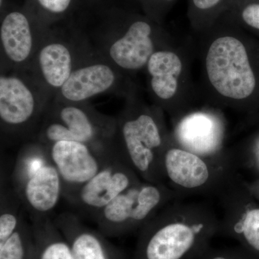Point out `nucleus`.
<instances>
[{
    "label": "nucleus",
    "instance_id": "nucleus-1",
    "mask_svg": "<svg viewBox=\"0 0 259 259\" xmlns=\"http://www.w3.org/2000/svg\"><path fill=\"white\" fill-rule=\"evenodd\" d=\"M201 49L202 75L216 104L241 107L253 98L258 79L242 28L225 15L204 31Z\"/></svg>",
    "mask_w": 259,
    "mask_h": 259
},
{
    "label": "nucleus",
    "instance_id": "nucleus-2",
    "mask_svg": "<svg viewBox=\"0 0 259 259\" xmlns=\"http://www.w3.org/2000/svg\"><path fill=\"white\" fill-rule=\"evenodd\" d=\"M102 10L97 28L83 33L100 55L131 77L144 71L156 51L175 44L164 25L143 13L116 6Z\"/></svg>",
    "mask_w": 259,
    "mask_h": 259
},
{
    "label": "nucleus",
    "instance_id": "nucleus-3",
    "mask_svg": "<svg viewBox=\"0 0 259 259\" xmlns=\"http://www.w3.org/2000/svg\"><path fill=\"white\" fill-rule=\"evenodd\" d=\"M219 229L206 206L168 203L141 228L135 259H196Z\"/></svg>",
    "mask_w": 259,
    "mask_h": 259
},
{
    "label": "nucleus",
    "instance_id": "nucleus-4",
    "mask_svg": "<svg viewBox=\"0 0 259 259\" xmlns=\"http://www.w3.org/2000/svg\"><path fill=\"white\" fill-rule=\"evenodd\" d=\"M125 100V107L116 117L115 153L143 180L164 184L162 158L171 140L164 112L156 105L145 103L137 93Z\"/></svg>",
    "mask_w": 259,
    "mask_h": 259
},
{
    "label": "nucleus",
    "instance_id": "nucleus-5",
    "mask_svg": "<svg viewBox=\"0 0 259 259\" xmlns=\"http://www.w3.org/2000/svg\"><path fill=\"white\" fill-rule=\"evenodd\" d=\"M53 99L50 92L28 70L1 72L2 138L17 141L32 136Z\"/></svg>",
    "mask_w": 259,
    "mask_h": 259
},
{
    "label": "nucleus",
    "instance_id": "nucleus-6",
    "mask_svg": "<svg viewBox=\"0 0 259 259\" xmlns=\"http://www.w3.org/2000/svg\"><path fill=\"white\" fill-rule=\"evenodd\" d=\"M13 190L30 218L47 217L63 197L60 175L47 146L37 141L20 150L13 173Z\"/></svg>",
    "mask_w": 259,
    "mask_h": 259
},
{
    "label": "nucleus",
    "instance_id": "nucleus-7",
    "mask_svg": "<svg viewBox=\"0 0 259 259\" xmlns=\"http://www.w3.org/2000/svg\"><path fill=\"white\" fill-rule=\"evenodd\" d=\"M176 193L166 185L141 180L94 215L105 236H118L142 228Z\"/></svg>",
    "mask_w": 259,
    "mask_h": 259
},
{
    "label": "nucleus",
    "instance_id": "nucleus-8",
    "mask_svg": "<svg viewBox=\"0 0 259 259\" xmlns=\"http://www.w3.org/2000/svg\"><path fill=\"white\" fill-rule=\"evenodd\" d=\"M93 49L81 29L52 27L42 39L28 70L54 98Z\"/></svg>",
    "mask_w": 259,
    "mask_h": 259
},
{
    "label": "nucleus",
    "instance_id": "nucleus-9",
    "mask_svg": "<svg viewBox=\"0 0 259 259\" xmlns=\"http://www.w3.org/2000/svg\"><path fill=\"white\" fill-rule=\"evenodd\" d=\"M189 63L185 49L172 44L156 51L144 71L153 105L174 117L187 111L191 98Z\"/></svg>",
    "mask_w": 259,
    "mask_h": 259
},
{
    "label": "nucleus",
    "instance_id": "nucleus-10",
    "mask_svg": "<svg viewBox=\"0 0 259 259\" xmlns=\"http://www.w3.org/2000/svg\"><path fill=\"white\" fill-rule=\"evenodd\" d=\"M162 174L165 185L168 183L173 192L184 193L222 190L233 180L229 163L202 157L180 147L172 140L162 158Z\"/></svg>",
    "mask_w": 259,
    "mask_h": 259
},
{
    "label": "nucleus",
    "instance_id": "nucleus-11",
    "mask_svg": "<svg viewBox=\"0 0 259 259\" xmlns=\"http://www.w3.org/2000/svg\"><path fill=\"white\" fill-rule=\"evenodd\" d=\"M136 93L137 88L132 77L93 49L54 99L70 103H82L103 94H115L127 98Z\"/></svg>",
    "mask_w": 259,
    "mask_h": 259
},
{
    "label": "nucleus",
    "instance_id": "nucleus-12",
    "mask_svg": "<svg viewBox=\"0 0 259 259\" xmlns=\"http://www.w3.org/2000/svg\"><path fill=\"white\" fill-rule=\"evenodd\" d=\"M51 28L42 23L25 5H8L1 11V72L28 70Z\"/></svg>",
    "mask_w": 259,
    "mask_h": 259
},
{
    "label": "nucleus",
    "instance_id": "nucleus-13",
    "mask_svg": "<svg viewBox=\"0 0 259 259\" xmlns=\"http://www.w3.org/2000/svg\"><path fill=\"white\" fill-rule=\"evenodd\" d=\"M44 116L62 122L75 141L90 145L106 156L116 154V117L97 111L88 102L70 103L53 99Z\"/></svg>",
    "mask_w": 259,
    "mask_h": 259
},
{
    "label": "nucleus",
    "instance_id": "nucleus-14",
    "mask_svg": "<svg viewBox=\"0 0 259 259\" xmlns=\"http://www.w3.org/2000/svg\"><path fill=\"white\" fill-rule=\"evenodd\" d=\"M171 140L175 144L207 159L228 163L223 156L226 127L223 116L211 109L186 111L175 117Z\"/></svg>",
    "mask_w": 259,
    "mask_h": 259
},
{
    "label": "nucleus",
    "instance_id": "nucleus-15",
    "mask_svg": "<svg viewBox=\"0 0 259 259\" xmlns=\"http://www.w3.org/2000/svg\"><path fill=\"white\" fill-rule=\"evenodd\" d=\"M51 161L60 175L63 197L69 202L81 186L100 171L106 156L84 143L63 141L47 146Z\"/></svg>",
    "mask_w": 259,
    "mask_h": 259
},
{
    "label": "nucleus",
    "instance_id": "nucleus-16",
    "mask_svg": "<svg viewBox=\"0 0 259 259\" xmlns=\"http://www.w3.org/2000/svg\"><path fill=\"white\" fill-rule=\"evenodd\" d=\"M141 180L118 156L110 158L91 180L80 187L69 202L94 216L119 194Z\"/></svg>",
    "mask_w": 259,
    "mask_h": 259
},
{
    "label": "nucleus",
    "instance_id": "nucleus-17",
    "mask_svg": "<svg viewBox=\"0 0 259 259\" xmlns=\"http://www.w3.org/2000/svg\"><path fill=\"white\" fill-rule=\"evenodd\" d=\"M54 222L69 243L75 259H125L102 233L85 226L72 213H61Z\"/></svg>",
    "mask_w": 259,
    "mask_h": 259
},
{
    "label": "nucleus",
    "instance_id": "nucleus-18",
    "mask_svg": "<svg viewBox=\"0 0 259 259\" xmlns=\"http://www.w3.org/2000/svg\"><path fill=\"white\" fill-rule=\"evenodd\" d=\"M219 232L259 253V208L239 211L226 201V213L220 221Z\"/></svg>",
    "mask_w": 259,
    "mask_h": 259
},
{
    "label": "nucleus",
    "instance_id": "nucleus-19",
    "mask_svg": "<svg viewBox=\"0 0 259 259\" xmlns=\"http://www.w3.org/2000/svg\"><path fill=\"white\" fill-rule=\"evenodd\" d=\"M31 221L37 259H75L69 243L49 216Z\"/></svg>",
    "mask_w": 259,
    "mask_h": 259
},
{
    "label": "nucleus",
    "instance_id": "nucleus-20",
    "mask_svg": "<svg viewBox=\"0 0 259 259\" xmlns=\"http://www.w3.org/2000/svg\"><path fill=\"white\" fill-rule=\"evenodd\" d=\"M238 0H188L187 15L194 31L209 28Z\"/></svg>",
    "mask_w": 259,
    "mask_h": 259
},
{
    "label": "nucleus",
    "instance_id": "nucleus-21",
    "mask_svg": "<svg viewBox=\"0 0 259 259\" xmlns=\"http://www.w3.org/2000/svg\"><path fill=\"white\" fill-rule=\"evenodd\" d=\"M25 5L42 23L54 27L74 14L82 0H26Z\"/></svg>",
    "mask_w": 259,
    "mask_h": 259
},
{
    "label": "nucleus",
    "instance_id": "nucleus-22",
    "mask_svg": "<svg viewBox=\"0 0 259 259\" xmlns=\"http://www.w3.org/2000/svg\"><path fill=\"white\" fill-rule=\"evenodd\" d=\"M33 245L31 226L23 216L14 233L0 241V259H28Z\"/></svg>",
    "mask_w": 259,
    "mask_h": 259
},
{
    "label": "nucleus",
    "instance_id": "nucleus-23",
    "mask_svg": "<svg viewBox=\"0 0 259 259\" xmlns=\"http://www.w3.org/2000/svg\"><path fill=\"white\" fill-rule=\"evenodd\" d=\"M9 190L1 191L0 241L8 239L14 233L23 216L20 212V199L14 190Z\"/></svg>",
    "mask_w": 259,
    "mask_h": 259
},
{
    "label": "nucleus",
    "instance_id": "nucleus-24",
    "mask_svg": "<svg viewBox=\"0 0 259 259\" xmlns=\"http://www.w3.org/2000/svg\"><path fill=\"white\" fill-rule=\"evenodd\" d=\"M223 15L241 28L259 31V0H238Z\"/></svg>",
    "mask_w": 259,
    "mask_h": 259
},
{
    "label": "nucleus",
    "instance_id": "nucleus-25",
    "mask_svg": "<svg viewBox=\"0 0 259 259\" xmlns=\"http://www.w3.org/2000/svg\"><path fill=\"white\" fill-rule=\"evenodd\" d=\"M136 3L144 14L156 23L163 25L166 15L177 0H129Z\"/></svg>",
    "mask_w": 259,
    "mask_h": 259
},
{
    "label": "nucleus",
    "instance_id": "nucleus-26",
    "mask_svg": "<svg viewBox=\"0 0 259 259\" xmlns=\"http://www.w3.org/2000/svg\"><path fill=\"white\" fill-rule=\"evenodd\" d=\"M196 259H247L236 247L228 248H212L210 245Z\"/></svg>",
    "mask_w": 259,
    "mask_h": 259
},
{
    "label": "nucleus",
    "instance_id": "nucleus-27",
    "mask_svg": "<svg viewBox=\"0 0 259 259\" xmlns=\"http://www.w3.org/2000/svg\"><path fill=\"white\" fill-rule=\"evenodd\" d=\"M107 0H82V5L96 7L106 3Z\"/></svg>",
    "mask_w": 259,
    "mask_h": 259
},
{
    "label": "nucleus",
    "instance_id": "nucleus-28",
    "mask_svg": "<svg viewBox=\"0 0 259 259\" xmlns=\"http://www.w3.org/2000/svg\"><path fill=\"white\" fill-rule=\"evenodd\" d=\"M28 259H37L36 253H35V248H34V244L32 245L31 251H30Z\"/></svg>",
    "mask_w": 259,
    "mask_h": 259
},
{
    "label": "nucleus",
    "instance_id": "nucleus-29",
    "mask_svg": "<svg viewBox=\"0 0 259 259\" xmlns=\"http://www.w3.org/2000/svg\"><path fill=\"white\" fill-rule=\"evenodd\" d=\"M256 157L258 158V163H259V141L258 143V145L256 146Z\"/></svg>",
    "mask_w": 259,
    "mask_h": 259
}]
</instances>
